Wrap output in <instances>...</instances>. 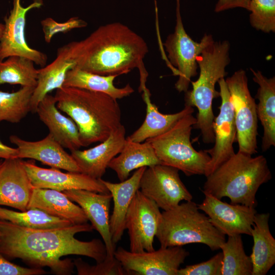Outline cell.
I'll return each instance as SVG.
<instances>
[{"instance_id": "obj_1", "label": "cell", "mask_w": 275, "mask_h": 275, "mask_svg": "<svg viewBox=\"0 0 275 275\" xmlns=\"http://www.w3.org/2000/svg\"><path fill=\"white\" fill-rule=\"evenodd\" d=\"M94 229L88 223L49 229H32L0 220V252L8 259L19 258L35 267L47 266L56 274L73 272L74 264L69 255L84 256L103 261L107 256L105 244L99 239L89 241L75 238L76 234Z\"/></svg>"}, {"instance_id": "obj_2", "label": "cell", "mask_w": 275, "mask_h": 275, "mask_svg": "<svg viewBox=\"0 0 275 275\" xmlns=\"http://www.w3.org/2000/svg\"><path fill=\"white\" fill-rule=\"evenodd\" d=\"M76 65L102 75L127 74L139 70V91L146 88L148 76L144 59L149 51L144 39L127 25L115 22L99 26L85 39L73 41Z\"/></svg>"}, {"instance_id": "obj_3", "label": "cell", "mask_w": 275, "mask_h": 275, "mask_svg": "<svg viewBox=\"0 0 275 275\" xmlns=\"http://www.w3.org/2000/svg\"><path fill=\"white\" fill-rule=\"evenodd\" d=\"M54 96L58 109L76 124L82 147L103 141L122 124L119 105L106 94L63 86Z\"/></svg>"}, {"instance_id": "obj_4", "label": "cell", "mask_w": 275, "mask_h": 275, "mask_svg": "<svg viewBox=\"0 0 275 275\" xmlns=\"http://www.w3.org/2000/svg\"><path fill=\"white\" fill-rule=\"evenodd\" d=\"M203 189L221 200L228 197L231 203L255 208L256 194L263 184L271 178L266 158L238 151L206 177Z\"/></svg>"}, {"instance_id": "obj_5", "label": "cell", "mask_w": 275, "mask_h": 275, "mask_svg": "<svg viewBox=\"0 0 275 275\" xmlns=\"http://www.w3.org/2000/svg\"><path fill=\"white\" fill-rule=\"evenodd\" d=\"M230 43L228 41L213 42L197 57L200 75L196 81H190L192 89L185 93V105L198 109L197 122L194 128L200 130L203 142L213 143L212 108L214 98L219 96L216 83L226 76L225 69L230 63Z\"/></svg>"}, {"instance_id": "obj_6", "label": "cell", "mask_w": 275, "mask_h": 275, "mask_svg": "<svg viewBox=\"0 0 275 275\" xmlns=\"http://www.w3.org/2000/svg\"><path fill=\"white\" fill-rule=\"evenodd\" d=\"M155 237L161 248L199 243L212 251L220 249L226 241L225 235L212 225L208 216L201 212L192 200L161 212Z\"/></svg>"}, {"instance_id": "obj_7", "label": "cell", "mask_w": 275, "mask_h": 275, "mask_svg": "<svg viewBox=\"0 0 275 275\" xmlns=\"http://www.w3.org/2000/svg\"><path fill=\"white\" fill-rule=\"evenodd\" d=\"M196 122L193 114H187L163 133L146 140L160 164L175 168L187 176L205 175L210 156L205 150L197 151L190 141Z\"/></svg>"}, {"instance_id": "obj_8", "label": "cell", "mask_w": 275, "mask_h": 275, "mask_svg": "<svg viewBox=\"0 0 275 275\" xmlns=\"http://www.w3.org/2000/svg\"><path fill=\"white\" fill-rule=\"evenodd\" d=\"M213 42L211 35L205 34L200 42H197L187 34L180 14L179 0H177L174 32L167 37L163 45L171 69L174 75L178 76L175 88L179 93L188 90L191 78L198 74L197 57Z\"/></svg>"}, {"instance_id": "obj_9", "label": "cell", "mask_w": 275, "mask_h": 275, "mask_svg": "<svg viewBox=\"0 0 275 275\" xmlns=\"http://www.w3.org/2000/svg\"><path fill=\"white\" fill-rule=\"evenodd\" d=\"M234 109L239 152L257 153L258 117L256 104L251 95L246 72L240 69L225 80Z\"/></svg>"}, {"instance_id": "obj_10", "label": "cell", "mask_w": 275, "mask_h": 275, "mask_svg": "<svg viewBox=\"0 0 275 275\" xmlns=\"http://www.w3.org/2000/svg\"><path fill=\"white\" fill-rule=\"evenodd\" d=\"M139 190L163 211L175 207L182 201L193 199L180 179L179 170L162 164L147 167L142 176Z\"/></svg>"}, {"instance_id": "obj_11", "label": "cell", "mask_w": 275, "mask_h": 275, "mask_svg": "<svg viewBox=\"0 0 275 275\" xmlns=\"http://www.w3.org/2000/svg\"><path fill=\"white\" fill-rule=\"evenodd\" d=\"M189 255L182 246L160 247L157 251L139 253L120 246L114 252V257L125 269L138 275H177L181 264Z\"/></svg>"}, {"instance_id": "obj_12", "label": "cell", "mask_w": 275, "mask_h": 275, "mask_svg": "<svg viewBox=\"0 0 275 275\" xmlns=\"http://www.w3.org/2000/svg\"><path fill=\"white\" fill-rule=\"evenodd\" d=\"M161 217L157 204L139 189L126 213L125 228L128 230L130 251L154 250V239Z\"/></svg>"}, {"instance_id": "obj_13", "label": "cell", "mask_w": 275, "mask_h": 275, "mask_svg": "<svg viewBox=\"0 0 275 275\" xmlns=\"http://www.w3.org/2000/svg\"><path fill=\"white\" fill-rule=\"evenodd\" d=\"M42 5V0H35L24 7L21 0H13L12 9L4 19L5 28L0 39L1 60L11 56H20L31 60L41 67L46 65L47 55L31 47L26 41L24 33L28 12Z\"/></svg>"}, {"instance_id": "obj_14", "label": "cell", "mask_w": 275, "mask_h": 275, "mask_svg": "<svg viewBox=\"0 0 275 275\" xmlns=\"http://www.w3.org/2000/svg\"><path fill=\"white\" fill-rule=\"evenodd\" d=\"M217 82L221 104L219 113L213 121L214 146L205 150L210 156L205 174L206 177L235 153L233 144L237 142L234 109L230 93L224 78Z\"/></svg>"}, {"instance_id": "obj_15", "label": "cell", "mask_w": 275, "mask_h": 275, "mask_svg": "<svg viewBox=\"0 0 275 275\" xmlns=\"http://www.w3.org/2000/svg\"><path fill=\"white\" fill-rule=\"evenodd\" d=\"M205 198L198 205L212 225L222 234L230 236L246 234L251 236L255 208L242 204H229L213 196L204 194Z\"/></svg>"}, {"instance_id": "obj_16", "label": "cell", "mask_w": 275, "mask_h": 275, "mask_svg": "<svg viewBox=\"0 0 275 275\" xmlns=\"http://www.w3.org/2000/svg\"><path fill=\"white\" fill-rule=\"evenodd\" d=\"M23 163L34 187L62 192L84 189L99 193H109L100 179H95L80 172L64 173L57 168H41L33 160L23 161Z\"/></svg>"}, {"instance_id": "obj_17", "label": "cell", "mask_w": 275, "mask_h": 275, "mask_svg": "<svg viewBox=\"0 0 275 275\" xmlns=\"http://www.w3.org/2000/svg\"><path fill=\"white\" fill-rule=\"evenodd\" d=\"M63 193L81 208L94 229L101 235L106 247V257H114L116 244L112 240L109 229L111 194L84 189H71Z\"/></svg>"}, {"instance_id": "obj_18", "label": "cell", "mask_w": 275, "mask_h": 275, "mask_svg": "<svg viewBox=\"0 0 275 275\" xmlns=\"http://www.w3.org/2000/svg\"><path fill=\"white\" fill-rule=\"evenodd\" d=\"M33 188L21 159H5L0 162V206L25 211Z\"/></svg>"}, {"instance_id": "obj_19", "label": "cell", "mask_w": 275, "mask_h": 275, "mask_svg": "<svg viewBox=\"0 0 275 275\" xmlns=\"http://www.w3.org/2000/svg\"><path fill=\"white\" fill-rule=\"evenodd\" d=\"M126 129L121 124L103 141L91 148L70 151L80 172L95 179L102 178L111 161L121 151Z\"/></svg>"}, {"instance_id": "obj_20", "label": "cell", "mask_w": 275, "mask_h": 275, "mask_svg": "<svg viewBox=\"0 0 275 275\" xmlns=\"http://www.w3.org/2000/svg\"><path fill=\"white\" fill-rule=\"evenodd\" d=\"M9 140L16 146L17 158L36 160L51 168L80 172L71 154L67 153L49 133L37 141H26L15 135H11Z\"/></svg>"}, {"instance_id": "obj_21", "label": "cell", "mask_w": 275, "mask_h": 275, "mask_svg": "<svg viewBox=\"0 0 275 275\" xmlns=\"http://www.w3.org/2000/svg\"><path fill=\"white\" fill-rule=\"evenodd\" d=\"M76 65L73 41L58 49L55 59L38 69L37 84L31 99V112L36 113L40 102L54 90L63 86L68 71Z\"/></svg>"}, {"instance_id": "obj_22", "label": "cell", "mask_w": 275, "mask_h": 275, "mask_svg": "<svg viewBox=\"0 0 275 275\" xmlns=\"http://www.w3.org/2000/svg\"><path fill=\"white\" fill-rule=\"evenodd\" d=\"M146 167L136 170L132 175L119 183H113L100 178L111 194L114 202L109 218V229L113 242L116 244L122 239L125 228V219L130 204L140 188L142 176Z\"/></svg>"}, {"instance_id": "obj_23", "label": "cell", "mask_w": 275, "mask_h": 275, "mask_svg": "<svg viewBox=\"0 0 275 275\" xmlns=\"http://www.w3.org/2000/svg\"><path fill=\"white\" fill-rule=\"evenodd\" d=\"M36 113L48 128L49 133L64 148L71 151L82 147L76 124L61 113L54 96L46 95L39 103Z\"/></svg>"}, {"instance_id": "obj_24", "label": "cell", "mask_w": 275, "mask_h": 275, "mask_svg": "<svg viewBox=\"0 0 275 275\" xmlns=\"http://www.w3.org/2000/svg\"><path fill=\"white\" fill-rule=\"evenodd\" d=\"M31 208L39 209L73 224L87 223L89 221L79 206L74 204L63 192L54 189L34 187L27 209Z\"/></svg>"}, {"instance_id": "obj_25", "label": "cell", "mask_w": 275, "mask_h": 275, "mask_svg": "<svg viewBox=\"0 0 275 275\" xmlns=\"http://www.w3.org/2000/svg\"><path fill=\"white\" fill-rule=\"evenodd\" d=\"M250 69L254 81L259 85L255 96L259 100L256 111L263 128L261 148L265 152L275 146V77L268 78L260 71Z\"/></svg>"}, {"instance_id": "obj_26", "label": "cell", "mask_w": 275, "mask_h": 275, "mask_svg": "<svg viewBox=\"0 0 275 275\" xmlns=\"http://www.w3.org/2000/svg\"><path fill=\"white\" fill-rule=\"evenodd\" d=\"M269 213H256L251 231L254 244L250 256L252 275H265L275 263V239L269 227Z\"/></svg>"}, {"instance_id": "obj_27", "label": "cell", "mask_w": 275, "mask_h": 275, "mask_svg": "<svg viewBox=\"0 0 275 275\" xmlns=\"http://www.w3.org/2000/svg\"><path fill=\"white\" fill-rule=\"evenodd\" d=\"M157 164H160V161L149 142H136L126 138L121 152L111 161L108 168L123 181L133 170Z\"/></svg>"}, {"instance_id": "obj_28", "label": "cell", "mask_w": 275, "mask_h": 275, "mask_svg": "<svg viewBox=\"0 0 275 275\" xmlns=\"http://www.w3.org/2000/svg\"><path fill=\"white\" fill-rule=\"evenodd\" d=\"M142 97L146 105V115L142 124L126 138L136 142H143L147 140L159 135L170 128L179 119L193 114L194 108L185 105L180 112L164 114L160 113L156 105L151 102L150 92L145 88L142 91Z\"/></svg>"}, {"instance_id": "obj_29", "label": "cell", "mask_w": 275, "mask_h": 275, "mask_svg": "<svg viewBox=\"0 0 275 275\" xmlns=\"http://www.w3.org/2000/svg\"><path fill=\"white\" fill-rule=\"evenodd\" d=\"M117 75H102L74 67L67 73L63 87H74L106 94L117 100L128 96L134 92L129 84L123 88L114 85Z\"/></svg>"}, {"instance_id": "obj_30", "label": "cell", "mask_w": 275, "mask_h": 275, "mask_svg": "<svg viewBox=\"0 0 275 275\" xmlns=\"http://www.w3.org/2000/svg\"><path fill=\"white\" fill-rule=\"evenodd\" d=\"M31 60L20 56H11L0 60V85H19L21 87L36 86L38 69Z\"/></svg>"}, {"instance_id": "obj_31", "label": "cell", "mask_w": 275, "mask_h": 275, "mask_svg": "<svg viewBox=\"0 0 275 275\" xmlns=\"http://www.w3.org/2000/svg\"><path fill=\"white\" fill-rule=\"evenodd\" d=\"M0 220L32 229L57 228L74 225L69 221L53 216L36 208L18 212L0 207Z\"/></svg>"}, {"instance_id": "obj_32", "label": "cell", "mask_w": 275, "mask_h": 275, "mask_svg": "<svg viewBox=\"0 0 275 275\" xmlns=\"http://www.w3.org/2000/svg\"><path fill=\"white\" fill-rule=\"evenodd\" d=\"M220 249L223 253L221 275H252V262L245 253L241 235L228 236Z\"/></svg>"}, {"instance_id": "obj_33", "label": "cell", "mask_w": 275, "mask_h": 275, "mask_svg": "<svg viewBox=\"0 0 275 275\" xmlns=\"http://www.w3.org/2000/svg\"><path fill=\"white\" fill-rule=\"evenodd\" d=\"M35 87H21L17 91H0V122H20L31 112L30 102Z\"/></svg>"}, {"instance_id": "obj_34", "label": "cell", "mask_w": 275, "mask_h": 275, "mask_svg": "<svg viewBox=\"0 0 275 275\" xmlns=\"http://www.w3.org/2000/svg\"><path fill=\"white\" fill-rule=\"evenodd\" d=\"M250 21L257 30L275 32V0H250Z\"/></svg>"}, {"instance_id": "obj_35", "label": "cell", "mask_w": 275, "mask_h": 275, "mask_svg": "<svg viewBox=\"0 0 275 275\" xmlns=\"http://www.w3.org/2000/svg\"><path fill=\"white\" fill-rule=\"evenodd\" d=\"M78 275H131L115 257L106 258L96 265H90L78 258L73 261Z\"/></svg>"}, {"instance_id": "obj_36", "label": "cell", "mask_w": 275, "mask_h": 275, "mask_svg": "<svg viewBox=\"0 0 275 275\" xmlns=\"http://www.w3.org/2000/svg\"><path fill=\"white\" fill-rule=\"evenodd\" d=\"M45 41L49 43L52 37L58 33H67L73 29L86 27L88 23L78 17H72L65 22H58L51 17L41 21Z\"/></svg>"}, {"instance_id": "obj_37", "label": "cell", "mask_w": 275, "mask_h": 275, "mask_svg": "<svg viewBox=\"0 0 275 275\" xmlns=\"http://www.w3.org/2000/svg\"><path fill=\"white\" fill-rule=\"evenodd\" d=\"M223 253L219 252L206 261L179 268L177 275H221Z\"/></svg>"}, {"instance_id": "obj_38", "label": "cell", "mask_w": 275, "mask_h": 275, "mask_svg": "<svg viewBox=\"0 0 275 275\" xmlns=\"http://www.w3.org/2000/svg\"><path fill=\"white\" fill-rule=\"evenodd\" d=\"M46 273L41 268L24 267L9 261L0 252V275H40Z\"/></svg>"}, {"instance_id": "obj_39", "label": "cell", "mask_w": 275, "mask_h": 275, "mask_svg": "<svg viewBox=\"0 0 275 275\" xmlns=\"http://www.w3.org/2000/svg\"><path fill=\"white\" fill-rule=\"evenodd\" d=\"M250 0H218L214 10L219 12L234 8H242L249 10Z\"/></svg>"}, {"instance_id": "obj_40", "label": "cell", "mask_w": 275, "mask_h": 275, "mask_svg": "<svg viewBox=\"0 0 275 275\" xmlns=\"http://www.w3.org/2000/svg\"><path fill=\"white\" fill-rule=\"evenodd\" d=\"M18 151L16 148H13L4 144L0 140V158L8 159L17 158Z\"/></svg>"}, {"instance_id": "obj_41", "label": "cell", "mask_w": 275, "mask_h": 275, "mask_svg": "<svg viewBox=\"0 0 275 275\" xmlns=\"http://www.w3.org/2000/svg\"><path fill=\"white\" fill-rule=\"evenodd\" d=\"M5 28L4 24L0 23V39L2 36Z\"/></svg>"}, {"instance_id": "obj_42", "label": "cell", "mask_w": 275, "mask_h": 275, "mask_svg": "<svg viewBox=\"0 0 275 275\" xmlns=\"http://www.w3.org/2000/svg\"></svg>"}]
</instances>
